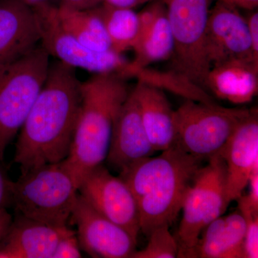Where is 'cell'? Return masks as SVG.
<instances>
[{"label": "cell", "mask_w": 258, "mask_h": 258, "mask_svg": "<svg viewBox=\"0 0 258 258\" xmlns=\"http://www.w3.org/2000/svg\"><path fill=\"white\" fill-rule=\"evenodd\" d=\"M238 210L245 221L244 256L245 258L258 257V208H254L247 195L237 199Z\"/></svg>", "instance_id": "cb8c5ba5"}, {"label": "cell", "mask_w": 258, "mask_h": 258, "mask_svg": "<svg viewBox=\"0 0 258 258\" xmlns=\"http://www.w3.org/2000/svg\"><path fill=\"white\" fill-rule=\"evenodd\" d=\"M250 109L186 99L175 111L176 146L200 160L220 154Z\"/></svg>", "instance_id": "ba28073f"}, {"label": "cell", "mask_w": 258, "mask_h": 258, "mask_svg": "<svg viewBox=\"0 0 258 258\" xmlns=\"http://www.w3.org/2000/svg\"><path fill=\"white\" fill-rule=\"evenodd\" d=\"M246 18L254 57L258 59V13L252 12Z\"/></svg>", "instance_id": "4316f807"}, {"label": "cell", "mask_w": 258, "mask_h": 258, "mask_svg": "<svg viewBox=\"0 0 258 258\" xmlns=\"http://www.w3.org/2000/svg\"><path fill=\"white\" fill-rule=\"evenodd\" d=\"M203 161L177 146L136 163L119 173L138 208L140 232L170 226L179 215L185 195Z\"/></svg>", "instance_id": "7a4b0ae2"}, {"label": "cell", "mask_w": 258, "mask_h": 258, "mask_svg": "<svg viewBox=\"0 0 258 258\" xmlns=\"http://www.w3.org/2000/svg\"><path fill=\"white\" fill-rule=\"evenodd\" d=\"M130 91L126 79L116 74H95L81 83L74 138L69 156L62 161L79 186L106 160L115 118Z\"/></svg>", "instance_id": "3957f363"}, {"label": "cell", "mask_w": 258, "mask_h": 258, "mask_svg": "<svg viewBox=\"0 0 258 258\" xmlns=\"http://www.w3.org/2000/svg\"><path fill=\"white\" fill-rule=\"evenodd\" d=\"M132 90L148 138L155 152L176 146L175 111L164 90L140 81Z\"/></svg>", "instance_id": "e0dca14e"}, {"label": "cell", "mask_w": 258, "mask_h": 258, "mask_svg": "<svg viewBox=\"0 0 258 258\" xmlns=\"http://www.w3.org/2000/svg\"><path fill=\"white\" fill-rule=\"evenodd\" d=\"M58 2L60 6L79 10L93 9L103 3V0H58Z\"/></svg>", "instance_id": "83f0119b"}, {"label": "cell", "mask_w": 258, "mask_h": 258, "mask_svg": "<svg viewBox=\"0 0 258 258\" xmlns=\"http://www.w3.org/2000/svg\"><path fill=\"white\" fill-rule=\"evenodd\" d=\"M132 50L135 57L129 62L125 73L126 79L135 78L139 71L154 62L171 59L174 40L166 8L152 28L137 40Z\"/></svg>", "instance_id": "ffe728a7"}, {"label": "cell", "mask_w": 258, "mask_h": 258, "mask_svg": "<svg viewBox=\"0 0 258 258\" xmlns=\"http://www.w3.org/2000/svg\"><path fill=\"white\" fill-rule=\"evenodd\" d=\"M206 50L211 66L242 60L258 64L254 57L247 20L237 8L217 0L210 8L206 29Z\"/></svg>", "instance_id": "7c38bea8"}, {"label": "cell", "mask_w": 258, "mask_h": 258, "mask_svg": "<svg viewBox=\"0 0 258 258\" xmlns=\"http://www.w3.org/2000/svg\"><path fill=\"white\" fill-rule=\"evenodd\" d=\"M170 226L163 225L152 230L149 242L143 249L136 250L131 258L178 257L179 247L175 237L169 230Z\"/></svg>", "instance_id": "603a6c76"}, {"label": "cell", "mask_w": 258, "mask_h": 258, "mask_svg": "<svg viewBox=\"0 0 258 258\" xmlns=\"http://www.w3.org/2000/svg\"><path fill=\"white\" fill-rule=\"evenodd\" d=\"M162 1L174 40L171 71L208 92L207 79L212 68L206 50L210 0Z\"/></svg>", "instance_id": "8992f818"}, {"label": "cell", "mask_w": 258, "mask_h": 258, "mask_svg": "<svg viewBox=\"0 0 258 258\" xmlns=\"http://www.w3.org/2000/svg\"><path fill=\"white\" fill-rule=\"evenodd\" d=\"M79 193L103 216L125 229L137 240L140 232L137 202L120 176L112 175L103 164L83 178Z\"/></svg>", "instance_id": "30bf717a"}, {"label": "cell", "mask_w": 258, "mask_h": 258, "mask_svg": "<svg viewBox=\"0 0 258 258\" xmlns=\"http://www.w3.org/2000/svg\"><path fill=\"white\" fill-rule=\"evenodd\" d=\"M82 256L79 238L75 232L61 239L56 246L52 258H79Z\"/></svg>", "instance_id": "d4e9b609"}, {"label": "cell", "mask_w": 258, "mask_h": 258, "mask_svg": "<svg viewBox=\"0 0 258 258\" xmlns=\"http://www.w3.org/2000/svg\"><path fill=\"white\" fill-rule=\"evenodd\" d=\"M57 16L62 26L85 46L98 51L112 50L106 28L94 8L79 10L58 5Z\"/></svg>", "instance_id": "44dd1931"}, {"label": "cell", "mask_w": 258, "mask_h": 258, "mask_svg": "<svg viewBox=\"0 0 258 258\" xmlns=\"http://www.w3.org/2000/svg\"><path fill=\"white\" fill-rule=\"evenodd\" d=\"M50 55L39 43L0 67V161L18 135L46 80Z\"/></svg>", "instance_id": "5b68a950"}, {"label": "cell", "mask_w": 258, "mask_h": 258, "mask_svg": "<svg viewBox=\"0 0 258 258\" xmlns=\"http://www.w3.org/2000/svg\"><path fill=\"white\" fill-rule=\"evenodd\" d=\"M0 161V208H8L13 205V183Z\"/></svg>", "instance_id": "484cf974"}, {"label": "cell", "mask_w": 258, "mask_h": 258, "mask_svg": "<svg viewBox=\"0 0 258 258\" xmlns=\"http://www.w3.org/2000/svg\"><path fill=\"white\" fill-rule=\"evenodd\" d=\"M207 91L233 104L249 103L258 92V64L233 60L212 66L207 79Z\"/></svg>", "instance_id": "ac0fdd59"}, {"label": "cell", "mask_w": 258, "mask_h": 258, "mask_svg": "<svg viewBox=\"0 0 258 258\" xmlns=\"http://www.w3.org/2000/svg\"><path fill=\"white\" fill-rule=\"evenodd\" d=\"M224 3H227L235 7V8H242V9L253 11L257 9L258 0H221Z\"/></svg>", "instance_id": "1f68e13d"}, {"label": "cell", "mask_w": 258, "mask_h": 258, "mask_svg": "<svg viewBox=\"0 0 258 258\" xmlns=\"http://www.w3.org/2000/svg\"><path fill=\"white\" fill-rule=\"evenodd\" d=\"M76 231L47 225L20 215L0 241V258H52L61 239Z\"/></svg>", "instance_id": "9a60e30c"}, {"label": "cell", "mask_w": 258, "mask_h": 258, "mask_svg": "<svg viewBox=\"0 0 258 258\" xmlns=\"http://www.w3.org/2000/svg\"><path fill=\"white\" fill-rule=\"evenodd\" d=\"M13 220V216L8 211V208H0V241L6 235Z\"/></svg>", "instance_id": "4dcf8cb0"}, {"label": "cell", "mask_w": 258, "mask_h": 258, "mask_svg": "<svg viewBox=\"0 0 258 258\" xmlns=\"http://www.w3.org/2000/svg\"><path fill=\"white\" fill-rule=\"evenodd\" d=\"M71 217L81 249L91 257L131 258L137 250V240L96 211L79 193Z\"/></svg>", "instance_id": "8fae6325"}, {"label": "cell", "mask_w": 258, "mask_h": 258, "mask_svg": "<svg viewBox=\"0 0 258 258\" xmlns=\"http://www.w3.org/2000/svg\"><path fill=\"white\" fill-rule=\"evenodd\" d=\"M155 152L142 123L137 98L131 90L115 118L106 160L120 173Z\"/></svg>", "instance_id": "5bb4252c"}, {"label": "cell", "mask_w": 258, "mask_h": 258, "mask_svg": "<svg viewBox=\"0 0 258 258\" xmlns=\"http://www.w3.org/2000/svg\"><path fill=\"white\" fill-rule=\"evenodd\" d=\"M75 70L59 60L50 62L18 133L14 160L21 174L69 156L81 101V82Z\"/></svg>", "instance_id": "6da1fadb"}, {"label": "cell", "mask_w": 258, "mask_h": 258, "mask_svg": "<svg viewBox=\"0 0 258 258\" xmlns=\"http://www.w3.org/2000/svg\"><path fill=\"white\" fill-rule=\"evenodd\" d=\"M225 166L226 198L229 204L243 195L258 166V111L250 108L220 152Z\"/></svg>", "instance_id": "4fadbf2b"}, {"label": "cell", "mask_w": 258, "mask_h": 258, "mask_svg": "<svg viewBox=\"0 0 258 258\" xmlns=\"http://www.w3.org/2000/svg\"><path fill=\"white\" fill-rule=\"evenodd\" d=\"M229 205L226 198L225 162L217 154L199 169L185 195L182 218L175 237L178 257L197 258V247L204 230L223 215Z\"/></svg>", "instance_id": "52a82bcc"}, {"label": "cell", "mask_w": 258, "mask_h": 258, "mask_svg": "<svg viewBox=\"0 0 258 258\" xmlns=\"http://www.w3.org/2000/svg\"><path fill=\"white\" fill-rule=\"evenodd\" d=\"M152 1L154 0H103V3L115 8L134 9L137 7Z\"/></svg>", "instance_id": "f546056e"}, {"label": "cell", "mask_w": 258, "mask_h": 258, "mask_svg": "<svg viewBox=\"0 0 258 258\" xmlns=\"http://www.w3.org/2000/svg\"><path fill=\"white\" fill-rule=\"evenodd\" d=\"M245 221L237 209L220 216L204 230L197 247V258H245Z\"/></svg>", "instance_id": "d6986e66"}, {"label": "cell", "mask_w": 258, "mask_h": 258, "mask_svg": "<svg viewBox=\"0 0 258 258\" xmlns=\"http://www.w3.org/2000/svg\"><path fill=\"white\" fill-rule=\"evenodd\" d=\"M22 3L28 5L30 8H34L42 5H58V0H20Z\"/></svg>", "instance_id": "d6a6232c"}, {"label": "cell", "mask_w": 258, "mask_h": 258, "mask_svg": "<svg viewBox=\"0 0 258 258\" xmlns=\"http://www.w3.org/2000/svg\"><path fill=\"white\" fill-rule=\"evenodd\" d=\"M35 11L20 0H0V67L40 43Z\"/></svg>", "instance_id": "2e32d148"}, {"label": "cell", "mask_w": 258, "mask_h": 258, "mask_svg": "<svg viewBox=\"0 0 258 258\" xmlns=\"http://www.w3.org/2000/svg\"><path fill=\"white\" fill-rule=\"evenodd\" d=\"M58 5H46L32 8L36 15L40 43L50 56L74 69L95 74H116L125 78L130 61L114 50L98 51L83 45L61 25Z\"/></svg>", "instance_id": "9c48e42d"}, {"label": "cell", "mask_w": 258, "mask_h": 258, "mask_svg": "<svg viewBox=\"0 0 258 258\" xmlns=\"http://www.w3.org/2000/svg\"><path fill=\"white\" fill-rule=\"evenodd\" d=\"M79 184L60 161L21 174L13 183V205L23 216L57 227L68 226Z\"/></svg>", "instance_id": "277c9868"}, {"label": "cell", "mask_w": 258, "mask_h": 258, "mask_svg": "<svg viewBox=\"0 0 258 258\" xmlns=\"http://www.w3.org/2000/svg\"><path fill=\"white\" fill-rule=\"evenodd\" d=\"M94 10L103 21L112 50L119 54L132 50L139 35L138 13L134 9L115 8L105 3Z\"/></svg>", "instance_id": "7402d4cb"}, {"label": "cell", "mask_w": 258, "mask_h": 258, "mask_svg": "<svg viewBox=\"0 0 258 258\" xmlns=\"http://www.w3.org/2000/svg\"><path fill=\"white\" fill-rule=\"evenodd\" d=\"M247 186H249L247 198L254 208H258V166H255L251 173Z\"/></svg>", "instance_id": "f1b7e54d"}]
</instances>
